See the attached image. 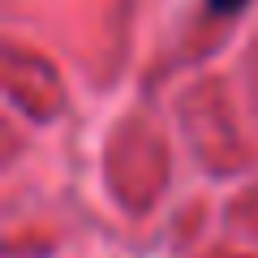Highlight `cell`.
<instances>
[{"mask_svg": "<svg viewBox=\"0 0 258 258\" xmlns=\"http://www.w3.org/2000/svg\"><path fill=\"white\" fill-rule=\"evenodd\" d=\"M241 5H245V0H211L215 13H232V9H241Z\"/></svg>", "mask_w": 258, "mask_h": 258, "instance_id": "cell-1", "label": "cell"}]
</instances>
